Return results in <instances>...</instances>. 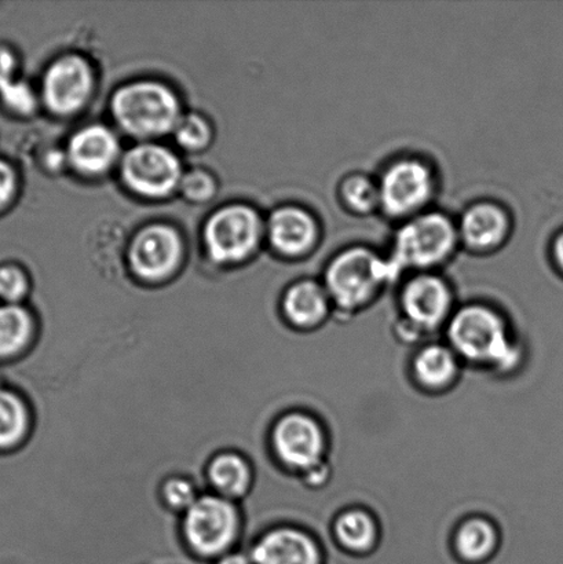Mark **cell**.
I'll return each instance as SVG.
<instances>
[{
	"mask_svg": "<svg viewBox=\"0 0 563 564\" xmlns=\"http://www.w3.org/2000/svg\"><path fill=\"white\" fill-rule=\"evenodd\" d=\"M446 335L461 361L504 375L522 362V348L512 339L506 319L483 304H472L452 315Z\"/></svg>",
	"mask_w": 563,
	"mask_h": 564,
	"instance_id": "cell-1",
	"label": "cell"
},
{
	"mask_svg": "<svg viewBox=\"0 0 563 564\" xmlns=\"http://www.w3.org/2000/svg\"><path fill=\"white\" fill-rule=\"evenodd\" d=\"M394 273L393 264L383 262L372 251L353 248L329 264L324 288L338 308L356 312L366 306Z\"/></svg>",
	"mask_w": 563,
	"mask_h": 564,
	"instance_id": "cell-2",
	"label": "cell"
},
{
	"mask_svg": "<svg viewBox=\"0 0 563 564\" xmlns=\"http://www.w3.org/2000/svg\"><path fill=\"white\" fill-rule=\"evenodd\" d=\"M118 123L137 137L162 135L180 120V104L173 91L153 82H138L120 88L112 101Z\"/></svg>",
	"mask_w": 563,
	"mask_h": 564,
	"instance_id": "cell-3",
	"label": "cell"
},
{
	"mask_svg": "<svg viewBox=\"0 0 563 564\" xmlns=\"http://www.w3.org/2000/svg\"><path fill=\"white\" fill-rule=\"evenodd\" d=\"M456 245V230L443 214H424L402 226L396 237L394 269L429 268L443 262Z\"/></svg>",
	"mask_w": 563,
	"mask_h": 564,
	"instance_id": "cell-4",
	"label": "cell"
},
{
	"mask_svg": "<svg viewBox=\"0 0 563 564\" xmlns=\"http://www.w3.org/2000/svg\"><path fill=\"white\" fill-rule=\"evenodd\" d=\"M204 236L214 261L239 262L256 250L261 237V220L251 208L226 207L208 220Z\"/></svg>",
	"mask_w": 563,
	"mask_h": 564,
	"instance_id": "cell-5",
	"label": "cell"
},
{
	"mask_svg": "<svg viewBox=\"0 0 563 564\" xmlns=\"http://www.w3.org/2000/svg\"><path fill=\"white\" fill-rule=\"evenodd\" d=\"M273 445L280 460L305 474L325 463L327 436L322 424L305 413H291L275 425Z\"/></svg>",
	"mask_w": 563,
	"mask_h": 564,
	"instance_id": "cell-6",
	"label": "cell"
},
{
	"mask_svg": "<svg viewBox=\"0 0 563 564\" xmlns=\"http://www.w3.org/2000/svg\"><path fill=\"white\" fill-rule=\"evenodd\" d=\"M121 170L127 185L145 197L167 196L181 182L178 159L169 149L158 145L132 148Z\"/></svg>",
	"mask_w": 563,
	"mask_h": 564,
	"instance_id": "cell-7",
	"label": "cell"
},
{
	"mask_svg": "<svg viewBox=\"0 0 563 564\" xmlns=\"http://www.w3.org/2000/svg\"><path fill=\"white\" fill-rule=\"evenodd\" d=\"M236 530L235 508L219 497H202L187 508L186 539L201 554L215 555L228 549L235 539Z\"/></svg>",
	"mask_w": 563,
	"mask_h": 564,
	"instance_id": "cell-8",
	"label": "cell"
},
{
	"mask_svg": "<svg viewBox=\"0 0 563 564\" xmlns=\"http://www.w3.org/2000/svg\"><path fill=\"white\" fill-rule=\"evenodd\" d=\"M378 186L380 206L386 213L402 217L429 202L433 195L434 180L426 164L418 160H401L385 171Z\"/></svg>",
	"mask_w": 563,
	"mask_h": 564,
	"instance_id": "cell-9",
	"label": "cell"
},
{
	"mask_svg": "<svg viewBox=\"0 0 563 564\" xmlns=\"http://www.w3.org/2000/svg\"><path fill=\"white\" fill-rule=\"evenodd\" d=\"M451 288L435 275H419L402 291L401 304L405 323L419 334L437 330L452 317Z\"/></svg>",
	"mask_w": 563,
	"mask_h": 564,
	"instance_id": "cell-10",
	"label": "cell"
},
{
	"mask_svg": "<svg viewBox=\"0 0 563 564\" xmlns=\"http://www.w3.org/2000/svg\"><path fill=\"white\" fill-rule=\"evenodd\" d=\"M91 87L90 66L77 55H66L50 65L44 75V102L55 113H74L86 104Z\"/></svg>",
	"mask_w": 563,
	"mask_h": 564,
	"instance_id": "cell-11",
	"label": "cell"
},
{
	"mask_svg": "<svg viewBox=\"0 0 563 564\" xmlns=\"http://www.w3.org/2000/svg\"><path fill=\"white\" fill-rule=\"evenodd\" d=\"M181 240L169 226L154 225L137 235L130 248L131 268L142 279L167 278L178 264Z\"/></svg>",
	"mask_w": 563,
	"mask_h": 564,
	"instance_id": "cell-12",
	"label": "cell"
},
{
	"mask_svg": "<svg viewBox=\"0 0 563 564\" xmlns=\"http://www.w3.org/2000/svg\"><path fill=\"white\" fill-rule=\"evenodd\" d=\"M256 564H322L317 541L302 530L281 528L268 533L253 549Z\"/></svg>",
	"mask_w": 563,
	"mask_h": 564,
	"instance_id": "cell-13",
	"label": "cell"
},
{
	"mask_svg": "<svg viewBox=\"0 0 563 564\" xmlns=\"http://www.w3.org/2000/svg\"><path fill=\"white\" fill-rule=\"evenodd\" d=\"M269 237L275 250L284 256H301L316 241L317 226L305 209L281 208L270 218Z\"/></svg>",
	"mask_w": 563,
	"mask_h": 564,
	"instance_id": "cell-14",
	"label": "cell"
},
{
	"mask_svg": "<svg viewBox=\"0 0 563 564\" xmlns=\"http://www.w3.org/2000/svg\"><path fill=\"white\" fill-rule=\"evenodd\" d=\"M118 140L102 126H90L76 132L69 142V159L77 170L99 174L118 158Z\"/></svg>",
	"mask_w": 563,
	"mask_h": 564,
	"instance_id": "cell-15",
	"label": "cell"
},
{
	"mask_svg": "<svg viewBox=\"0 0 563 564\" xmlns=\"http://www.w3.org/2000/svg\"><path fill=\"white\" fill-rule=\"evenodd\" d=\"M413 378L429 391H444L456 383L461 373V358L450 346L433 343L413 358Z\"/></svg>",
	"mask_w": 563,
	"mask_h": 564,
	"instance_id": "cell-16",
	"label": "cell"
},
{
	"mask_svg": "<svg viewBox=\"0 0 563 564\" xmlns=\"http://www.w3.org/2000/svg\"><path fill=\"white\" fill-rule=\"evenodd\" d=\"M509 231V219L504 209L494 204H478L462 219V235L468 246L488 250L505 240Z\"/></svg>",
	"mask_w": 563,
	"mask_h": 564,
	"instance_id": "cell-17",
	"label": "cell"
},
{
	"mask_svg": "<svg viewBox=\"0 0 563 564\" xmlns=\"http://www.w3.org/2000/svg\"><path fill=\"white\" fill-rule=\"evenodd\" d=\"M331 299L322 285L303 281L291 286L284 297V313L300 328H313L322 324L329 313Z\"/></svg>",
	"mask_w": 563,
	"mask_h": 564,
	"instance_id": "cell-18",
	"label": "cell"
},
{
	"mask_svg": "<svg viewBox=\"0 0 563 564\" xmlns=\"http://www.w3.org/2000/svg\"><path fill=\"white\" fill-rule=\"evenodd\" d=\"M499 540L498 529L489 519L472 517L456 529L454 546L461 560L467 563H483L498 550Z\"/></svg>",
	"mask_w": 563,
	"mask_h": 564,
	"instance_id": "cell-19",
	"label": "cell"
},
{
	"mask_svg": "<svg viewBox=\"0 0 563 564\" xmlns=\"http://www.w3.org/2000/svg\"><path fill=\"white\" fill-rule=\"evenodd\" d=\"M334 535L345 551L368 554L377 546L380 530L371 513L361 508H351L335 519Z\"/></svg>",
	"mask_w": 563,
	"mask_h": 564,
	"instance_id": "cell-20",
	"label": "cell"
},
{
	"mask_svg": "<svg viewBox=\"0 0 563 564\" xmlns=\"http://www.w3.org/2000/svg\"><path fill=\"white\" fill-rule=\"evenodd\" d=\"M32 318L20 304L0 303V357L13 356L30 340Z\"/></svg>",
	"mask_w": 563,
	"mask_h": 564,
	"instance_id": "cell-21",
	"label": "cell"
},
{
	"mask_svg": "<svg viewBox=\"0 0 563 564\" xmlns=\"http://www.w3.org/2000/svg\"><path fill=\"white\" fill-rule=\"evenodd\" d=\"M209 478L215 488L226 496H239L245 494L250 484V471L247 464L235 455H223L209 467Z\"/></svg>",
	"mask_w": 563,
	"mask_h": 564,
	"instance_id": "cell-22",
	"label": "cell"
},
{
	"mask_svg": "<svg viewBox=\"0 0 563 564\" xmlns=\"http://www.w3.org/2000/svg\"><path fill=\"white\" fill-rule=\"evenodd\" d=\"M24 403L13 392L0 390V447H9L22 438L26 430Z\"/></svg>",
	"mask_w": 563,
	"mask_h": 564,
	"instance_id": "cell-23",
	"label": "cell"
},
{
	"mask_svg": "<svg viewBox=\"0 0 563 564\" xmlns=\"http://www.w3.org/2000/svg\"><path fill=\"white\" fill-rule=\"evenodd\" d=\"M342 196L356 212L369 213L380 206L379 186L367 176H349L342 185Z\"/></svg>",
	"mask_w": 563,
	"mask_h": 564,
	"instance_id": "cell-24",
	"label": "cell"
},
{
	"mask_svg": "<svg viewBox=\"0 0 563 564\" xmlns=\"http://www.w3.org/2000/svg\"><path fill=\"white\" fill-rule=\"evenodd\" d=\"M0 107L10 113L26 116L36 108V97L25 82L15 79L0 88Z\"/></svg>",
	"mask_w": 563,
	"mask_h": 564,
	"instance_id": "cell-25",
	"label": "cell"
},
{
	"mask_svg": "<svg viewBox=\"0 0 563 564\" xmlns=\"http://www.w3.org/2000/svg\"><path fill=\"white\" fill-rule=\"evenodd\" d=\"M176 140L187 149H201L206 147L212 131L206 120L197 115H187L180 118L174 129Z\"/></svg>",
	"mask_w": 563,
	"mask_h": 564,
	"instance_id": "cell-26",
	"label": "cell"
},
{
	"mask_svg": "<svg viewBox=\"0 0 563 564\" xmlns=\"http://www.w3.org/2000/svg\"><path fill=\"white\" fill-rule=\"evenodd\" d=\"M28 291V279L20 267L14 263L0 264V301L19 304Z\"/></svg>",
	"mask_w": 563,
	"mask_h": 564,
	"instance_id": "cell-27",
	"label": "cell"
},
{
	"mask_svg": "<svg viewBox=\"0 0 563 564\" xmlns=\"http://www.w3.org/2000/svg\"><path fill=\"white\" fill-rule=\"evenodd\" d=\"M182 192L192 200H207L213 196L215 185L212 176L202 171L187 174L184 180H181Z\"/></svg>",
	"mask_w": 563,
	"mask_h": 564,
	"instance_id": "cell-28",
	"label": "cell"
},
{
	"mask_svg": "<svg viewBox=\"0 0 563 564\" xmlns=\"http://www.w3.org/2000/svg\"><path fill=\"white\" fill-rule=\"evenodd\" d=\"M164 497L174 508H191L197 500L195 490L186 480L173 479L164 486Z\"/></svg>",
	"mask_w": 563,
	"mask_h": 564,
	"instance_id": "cell-29",
	"label": "cell"
},
{
	"mask_svg": "<svg viewBox=\"0 0 563 564\" xmlns=\"http://www.w3.org/2000/svg\"><path fill=\"white\" fill-rule=\"evenodd\" d=\"M17 175L8 162L0 159V212L9 207L15 195Z\"/></svg>",
	"mask_w": 563,
	"mask_h": 564,
	"instance_id": "cell-30",
	"label": "cell"
},
{
	"mask_svg": "<svg viewBox=\"0 0 563 564\" xmlns=\"http://www.w3.org/2000/svg\"><path fill=\"white\" fill-rule=\"evenodd\" d=\"M19 61L8 46L0 44V88L17 79Z\"/></svg>",
	"mask_w": 563,
	"mask_h": 564,
	"instance_id": "cell-31",
	"label": "cell"
},
{
	"mask_svg": "<svg viewBox=\"0 0 563 564\" xmlns=\"http://www.w3.org/2000/svg\"><path fill=\"white\" fill-rule=\"evenodd\" d=\"M218 564H251L245 555L234 554L224 557Z\"/></svg>",
	"mask_w": 563,
	"mask_h": 564,
	"instance_id": "cell-32",
	"label": "cell"
},
{
	"mask_svg": "<svg viewBox=\"0 0 563 564\" xmlns=\"http://www.w3.org/2000/svg\"><path fill=\"white\" fill-rule=\"evenodd\" d=\"M554 252L556 262L560 263V267L563 270V234L555 241Z\"/></svg>",
	"mask_w": 563,
	"mask_h": 564,
	"instance_id": "cell-33",
	"label": "cell"
}]
</instances>
